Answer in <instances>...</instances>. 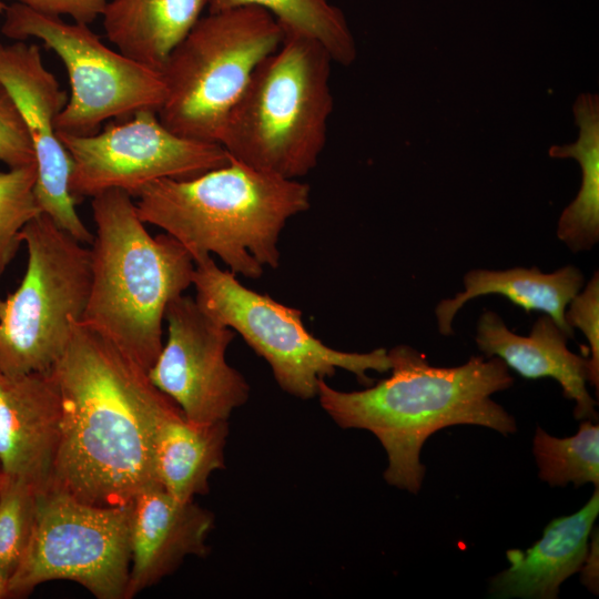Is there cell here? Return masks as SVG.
<instances>
[{
  "label": "cell",
  "instance_id": "3957f363",
  "mask_svg": "<svg viewBox=\"0 0 599 599\" xmlns=\"http://www.w3.org/2000/svg\"><path fill=\"white\" fill-rule=\"evenodd\" d=\"M145 224L177 240L194 262L219 256L232 273L260 277L275 268L286 222L311 206V189L233 158L191 179H164L136 197Z\"/></svg>",
  "mask_w": 599,
  "mask_h": 599
},
{
  "label": "cell",
  "instance_id": "9a60e30c",
  "mask_svg": "<svg viewBox=\"0 0 599 599\" xmlns=\"http://www.w3.org/2000/svg\"><path fill=\"white\" fill-rule=\"evenodd\" d=\"M214 516L194 500H181L162 486L130 501V572L125 599L173 573L187 556L204 557Z\"/></svg>",
  "mask_w": 599,
  "mask_h": 599
},
{
  "label": "cell",
  "instance_id": "f546056e",
  "mask_svg": "<svg viewBox=\"0 0 599 599\" xmlns=\"http://www.w3.org/2000/svg\"><path fill=\"white\" fill-rule=\"evenodd\" d=\"M9 578L0 571V599L9 598Z\"/></svg>",
  "mask_w": 599,
  "mask_h": 599
},
{
  "label": "cell",
  "instance_id": "6da1fadb",
  "mask_svg": "<svg viewBox=\"0 0 599 599\" xmlns=\"http://www.w3.org/2000/svg\"><path fill=\"white\" fill-rule=\"evenodd\" d=\"M52 370L62 417L47 491L113 507L159 485L156 428L179 406L152 384L148 372L82 322H74Z\"/></svg>",
  "mask_w": 599,
  "mask_h": 599
},
{
  "label": "cell",
  "instance_id": "ba28073f",
  "mask_svg": "<svg viewBox=\"0 0 599 599\" xmlns=\"http://www.w3.org/2000/svg\"><path fill=\"white\" fill-rule=\"evenodd\" d=\"M194 263L192 285L199 306L237 332L267 362L276 383L287 394L301 399L316 397L318 383L337 368L353 373L365 386L373 384L367 370L390 369L385 348L368 353L334 349L305 328L300 309L245 287L234 273L220 268L211 255Z\"/></svg>",
  "mask_w": 599,
  "mask_h": 599
},
{
  "label": "cell",
  "instance_id": "277c9868",
  "mask_svg": "<svg viewBox=\"0 0 599 599\" xmlns=\"http://www.w3.org/2000/svg\"><path fill=\"white\" fill-rule=\"evenodd\" d=\"M91 209V287L80 322L149 372L162 349L166 306L192 285L194 260L170 234L151 235L123 191L97 194Z\"/></svg>",
  "mask_w": 599,
  "mask_h": 599
},
{
  "label": "cell",
  "instance_id": "4dcf8cb0",
  "mask_svg": "<svg viewBox=\"0 0 599 599\" xmlns=\"http://www.w3.org/2000/svg\"><path fill=\"white\" fill-rule=\"evenodd\" d=\"M7 8V4L3 2V0H0V14L4 12Z\"/></svg>",
  "mask_w": 599,
  "mask_h": 599
},
{
  "label": "cell",
  "instance_id": "ac0fdd59",
  "mask_svg": "<svg viewBox=\"0 0 599 599\" xmlns=\"http://www.w3.org/2000/svg\"><path fill=\"white\" fill-rule=\"evenodd\" d=\"M463 282L461 292L453 298L441 300L435 308L441 335L454 334V317L466 302L483 295L499 294L527 313L538 311L549 315L569 338L573 337V328L566 322L565 312L585 284L583 275L576 266L566 265L552 273L541 272L536 266L504 271L477 268L467 272Z\"/></svg>",
  "mask_w": 599,
  "mask_h": 599
},
{
  "label": "cell",
  "instance_id": "2e32d148",
  "mask_svg": "<svg viewBox=\"0 0 599 599\" xmlns=\"http://www.w3.org/2000/svg\"><path fill=\"white\" fill-rule=\"evenodd\" d=\"M568 335L549 315H542L532 325L528 336L510 331L493 311H484L477 322L476 344L487 357L500 358L521 377L556 379L564 396L575 402L576 419L597 420V402L589 394L588 357L568 349Z\"/></svg>",
  "mask_w": 599,
  "mask_h": 599
},
{
  "label": "cell",
  "instance_id": "d6986e66",
  "mask_svg": "<svg viewBox=\"0 0 599 599\" xmlns=\"http://www.w3.org/2000/svg\"><path fill=\"white\" fill-rule=\"evenodd\" d=\"M205 7L206 0H108L101 17L118 51L161 72Z\"/></svg>",
  "mask_w": 599,
  "mask_h": 599
},
{
  "label": "cell",
  "instance_id": "484cf974",
  "mask_svg": "<svg viewBox=\"0 0 599 599\" xmlns=\"http://www.w3.org/2000/svg\"><path fill=\"white\" fill-rule=\"evenodd\" d=\"M565 319L570 327L579 328L586 337L590 357L589 383L599 387V274L596 271L585 288L569 302Z\"/></svg>",
  "mask_w": 599,
  "mask_h": 599
},
{
  "label": "cell",
  "instance_id": "30bf717a",
  "mask_svg": "<svg viewBox=\"0 0 599 599\" xmlns=\"http://www.w3.org/2000/svg\"><path fill=\"white\" fill-rule=\"evenodd\" d=\"M130 557V502L100 507L41 493L9 598H24L47 581L71 580L98 599H125Z\"/></svg>",
  "mask_w": 599,
  "mask_h": 599
},
{
  "label": "cell",
  "instance_id": "d4e9b609",
  "mask_svg": "<svg viewBox=\"0 0 599 599\" xmlns=\"http://www.w3.org/2000/svg\"><path fill=\"white\" fill-rule=\"evenodd\" d=\"M35 182V164L0 171V277L22 243V230L42 212Z\"/></svg>",
  "mask_w": 599,
  "mask_h": 599
},
{
  "label": "cell",
  "instance_id": "44dd1931",
  "mask_svg": "<svg viewBox=\"0 0 599 599\" xmlns=\"http://www.w3.org/2000/svg\"><path fill=\"white\" fill-rule=\"evenodd\" d=\"M573 113L579 126L575 143L554 145L551 158H572L582 171L576 199L564 210L557 226V237L572 252L591 250L599 241V99L597 94L579 95Z\"/></svg>",
  "mask_w": 599,
  "mask_h": 599
},
{
  "label": "cell",
  "instance_id": "52a82bcc",
  "mask_svg": "<svg viewBox=\"0 0 599 599\" xmlns=\"http://www.w3.org/2000/svg\"><path fill=\"white\" fill-rule=\"evenodd\" d=\"M28 261L3 300L0 370L10 376L53 367L80 322L91 287V252L41 212L22 230Z\"/></svg>",
  "mask_w": 599,
  "mask_h": 599
},
{
  "label": "cell",
  "instance_id": "8992f818",
  "mask_svg": "<svg viewBox=\"0 0 599 599\" xmlns=\"http://www.w3.org/2000/svg\"><path fill=\"white\" fill-rule=\"evenodd\" d=\"M284 37L276 19L257 7L201 17L161 69L160 121L181 136L221 144L253 72Z\"/></svg>",
  "mask_w": 599,
  "mask_h": 599
},
{
  "label": "cell",
  "instance_id": "1f68e13d",
  "mask_svg": "<svg viewBox=\"0 0 599 599\" xmlns=\"http://www.w3.org/2000/svg\"><path fill=\"white\" fill-rule=\"evenodd\" d=\"M2 480H3V473L0 466V490H1Z\"/></svg>",
  "mask_w": 599,
  "mask_h": 599
},
{
  "label": "cell",
  "instance_id": "d6a6232c",
  "mask_svg": "<svg viewBox=\"0 0 599 599\" xmlns=\"http://www.w3.org/2000/svg\"><path fill=\"white\" fill-rule=\"evenodd\" d=\"M2 307H3V300L0 297V315H1V312H2Z\"/></svg>",
  "mask_w": 599,
  "mask_h": 599
},
{
  "label": "cell",
  "instance_id": "f1b7e54d",
  "mask_svg": "<svg viewBox=\"0 0 599 599\" xmlns=\"http://www.w3.org/2000/svg\"><path fill=\"white\" fill-rule=\"evenodd\" d=\"M582 582L592 592L598 593V532L592 535L591 546L582 565Z\"/></svg>",
  "mask_w": 599,
  "mask_h": 599
},
{
  "label": "cell",
  "instance_id": "9c48e42d",
  "mask_svg": "<svg viewBox=\"0 0 599 599\" xmlns=\"http://www.w3.org/2000/svg\"><path fill=\"white\" fill-rule=\"evenodd\" d=\"M3 14L2 34L16 41L41 40L68 72L71 90L57 119L58 133L87 136L108 120H125L143 110L159 112L165 98L161 72L109 48L89 24L67 22L17 2Z\"/></svg>",
  "mask_w": 599,
  "mask_h": 599
},
{
  "label": "cell",
  "instance_id": "cb8c5ba5",
  "mask_svg": "<svg viewBox=\"0 0 599 599\" xmlns=\"http://www.w3.org/2000/svg\"><path fill=\"white\" fill-rule=\"evenodd\" d=\"M41 493L26 480L3 475L0 490V571L9 579L28 547Z\"/></svg>",
  "mask_w": 599,
  "mask_h": 599
},
{
  "label": "cell",
  "instance_id": "7a4b0ae2",
  "mask_svg": "<svg viewBox=\"0 0 599 599\" xmlns=\"http://www.w3.org/2000/svg\"><path fill=\"white\" fill-rule=\"evenodd\" d=\"M387 353L388 378L355 392L337 390L323 379L316 397L339 427L377 437L387 454L384 478L389 485L419 491L426 470L420 449L441 428L477 425L505 436L517 430L515 418L490 398L514 384L500 358L473 356L460 366L437 367L408 345Z\"/></svg>",
  "mask_w": 599,
  "mask_h": 599
},
{
  "label": "cell",
  "instance_id": "5bb4252c",
  "mask_svg": "<svg viewBox=\"0 0 599 599\" xmlns=\"http://www.w3.org/2000/svg\"><path fill=\"white\" fill-rule=\"evenodd\" d=\"M62 405L52 368L0 370V466L7 477L47 491L60 441Z\"/></svg>",
  "mask_w": 599,
  "mask_h": 599
},
{
  "label": "cell",
  "instance_id": "7402d4cb",
  "mask_svg": "<svg viewBox=\"0 0 599 599\" xmlns=\"http://www.w3.org/2000/svg\"><path fill=\"white\" fill-rule=\"evenodd\" d=\"M209 12L240 7H257L271 13L285 34L309 38L332 57L334 62L349 65L356 47L344 13L329 0H206Z\"/></svg>",
  "mask_w": 599,
  "mask_h": 599
},
{
  "label": "cell",
  "instance_id": "4316f807",
  "mask_svg": "<svg viewBox=\"0 0 599 599\" xmlns=\"http://www.w3.org/2000/svg\"><path fill=\"white\" fill-rule=\"evenodd\" d=\"M0 162L9 167L35 164L34 152L23 119L0 82Z\"/></svg>",
  "mask_w": 599,
  "mask_h": 599
},
{
  "label": "cell",
  "instance_id": "5b68a950",
  "mask_svg": "<svg viewBox=\"0 0 599 599\" xmlns=\"http://www.w3.org/2000/svg\"><path fill=\"white\" fill-rule=\"evenodd\" d=\"M332 62L318 42L285 34L230 114L221 140L230 156L284 179L308 174L327 140Z\"/></svg>",
  "mask_w": 599,
  "mask_h": 599
},
{
  "label": "cell",
  "instance_id": "e0dca14e",
  "mask_svg": "<svg viewBox=\"0 0 599 599\" xmlns=\"http://www.w3.org/2000/svg\"><path fill=\"white\" fill-rule=\"evenodd\" d=\"M599 512V490L577 512L558 517L542 537L525 551L506 552L509 568L491 579L495 598L555 599L560 585L581 570L589 551V537Z\"/></svg>",
  "mask_w": 599,
  "mask_h": 599
},
{
  "label": "cell",
  "instance_id": "4fadbf2b",
  "mask_svg": "<svg viewBox=\"0 0 599 599\" xmlns=\"http://www.w3.org/2000/svg\"><path fill=\"white\" fill-rule=\"evenodd\" d=\"M0 82L13 99L30 136L37 165L35 195L43 213L85 245L93 234L79 216L69 189L71 159L57 130L68 101L60 83L44 65L39 47L24 41L0 42Z\"/></svg>",
  "mask_w": 599,
  "mask_h": 599
},
{
  "label": "cell",
  "instance_id": "7c38bea8",
  "mask_svg": "<svg viewBox=\"0 0 599 599\" xmlns=\"http://www.w3.org/2000/svg\"><path fill=\"white\" fill-rule=\"evenodd\" d=\"M164 321L167 339L148 372L150 380L180 407L186 419L227 422L250 396L248 383L225 358L234 331L183 294L167 304Z\"/></svg>",
  "mask_w": 599,
  "mask_h": 599
},
{
  "label": "cell",
  "instance_id": "8fae6325",
  "mask_svg": "<svg viewBox=\"0 0 599 599\" xmlns=\"http://www.w3.org/2000/svg\"><path fill=\"white\" fill-rule=\"evenodd\" d=\"M58 135L71 159L69 189L75 201L109 190L138 197L156 181L191 179L231 160L221 144L172 132L153 110L91 135Z\"/></svg>",
  "mask_w": 599,
  "mask_h": 599
},
{
  "label": "cell",
  "instance_id": "83f0119b",
  "mask_svg": "<svg viewBox=\"0 0 599 599\" xmlns=\"http://www.w3.org/2000/svg\"><path fill=\"white\" fill-rule=\"evenodd\" d=\"M37 11L69 16L73 21L90 24L101 16L108 0H14Z\"/></svg>",
  "mask_w": 599,
  "mask_h": 599
},
{
  "label": "cell",
  "instance_id": "603a6c76",
  "mask_svg": "<svg viewBox=\"0 0 599 599\" xmlns=\"http://www.w3.org/2000/svg\"><path fill=\"white\" fill-rule=\"evenodd\" d=\"M532 451L539 477L551 486L599 485V426L585 419L577 434L557 438L538 427Z\"/></svg>",
  "mask_w": 599,
  "mask_h": 599
},
{
  "label": "cell",
  "instance_id": "ffe728a7",
  "mask_svg": "<svg viewBox=\"0 0 599 599\" xmlns=\"http://www.w3.org/2000/svg\"><path fill=\"white\" fill-rule=\"evenodd\" d=\"M229 423H194L176 407L159 423L154 470L160 486L181 500L209 491L211 475L224 467Z\"/></svg>",
  "mask_w": 599,
  "mask_h": 599
}]
</instances>
